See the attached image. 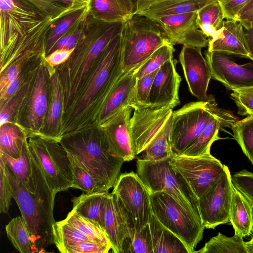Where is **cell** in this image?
Returning a JSON list of instances; mask_svg holds the SVG:
<instances>
[{"label": "cell", "mask_w": 253, "mask_h": 253, "mask_svg": "<svg viewBox=\"0 0 253 253\" xmlns=\"http://www.w3.org/2000/svg\"><path fill=\"white\" fill-rule=\"evenodd\" d=\"M251 0H219L226 19L236 20L242 8Z\"/></svg>", "instance_id": "obj_51"}, {"label": "cell", "mask_w": 253, "mask_h": 253, "mask_svg": "<svg viewBox=\"0 0 253 253\" xmlns=\"http://www.w3.org/2000/svg\"><path fill=\"white\" fill-rule=\"evenodd\" d=\"M149 224L153 253H189L183 242L163 225L153 213Z\"/></svg>", "instance_id": "obj_29"}, {"label": "cell", "mask_w": 253, "mask_h": 253, "mask_svg": "<svg viewBox=\"0 0 253 253\" xmlns=\"http://www.w3.org/2000/svg\"><path fill=\"white\" fill-rule=\"evenodd\" d=\"M5 230L8 240L17 251L32 253L30 232L22 216L12 218L6 225Z\"/></svg>", "instance_id": "obj_36"}, {"label": "cell", "mask_w": 253, "mask_h": 253, "mask_svg": "<svg viewBox=\"0 0 253 253\" xmlns=\"http://www.w3.org/2000/svg\"><path fill=\"white\" fill-rule=\"evenodd\" d=\"M150 199L153 214L183 242L189 253H194L205 228L200 216L165 192L150 194Z\"/></svg>", "instance_id": "obj_7"}, {"label": "cell", "mask_w": 253, "mask_h": 253, "mask_svg": "<svg viewBox=\"0 0 253 253\" xmlns=\"http://www.w3.org/2000/svg\"><path fill=\"white\" fill-rule=\"evenodd\" d=\"M87 12L86 5L69 13L54 22L47 42L45 56L57 40Z\"/></svg>", "instance_id": "obj_39"}, {"label": "cell", "mask_w": 253, "mask_h": 253, "mask_svg": "<svg viewBox=\"0 0 253 253\" xmlns=\"http://www.w3.org/2000/svg\"><path fill=\"white\" fill-rule=\"evenodd\" d=\"M245 32L249 50V57L253 59V23L249 28L245 29Z\"/></svg>", "instance_id": "obj_56"}, {"label": "cell", "mask_w": 253, "mask_h": 253, "mask_svg": "<svg viewBox=\"0 0 253 253\" xmlns=\"http://www.w3.org/2000/svg\"><path fill=\"white\" fill-rule=\"evenodd\" d=\"M44 59L37 71L28 107L27 126L35 132L40 133L44 125L48 107L47 78L49 72Z\"/></svg>", "instance_id": "obj_22"}, {"label": "cell", "mask_w": 253, "mask_h": 253, "mask_svg": "<svg viewBox=\"0 0 253 253\" xmlns=\"http://www.w3.org/2000/svg\"><path fill=\"white\" fill-rule=\"evenodd\" d=\"M133 109L130 106H125L98 126L105 132L114 151L124 162L130 161L136 156L129 129Z\"/></svg>", "instance_id": "obj_20"}, {"label": "cell", "mask_w": 253, "mask_h": 253, "mask_svg": "<svg viewBox=\"0 0 253 253\" xmlns=\"http://www.w3.org/2000/svg\"><path fill=\"white\" fill-rule=\"evenodd\" d=\"M171 126L172 115L143 151V154L136 158L137 160L156 161L170 159L173 155L170 139Z\"/></svg>", "instance_id": "obj_31"}, {"label": "cell", "mask_w": 253, "mask_h": 253, "mask_svg": "<svg viewBox=\"0 0 253 253\" xmlns=\"http://www.w3.org/2000/svg\"><path fill=\"white\" fill-rule=\"evenodd\" d=\"M231 98L236 103L239 115L253 116V86L233 90Z\"/></svg>", "instance_id": "obj_49"}, {"label": "cell", "mask_w": 253, "mask_h": 253, "mask_svg": "<svg viewBox=\"0 0 253 253\" xmlns=\"http://www.w3.org/2000/svg\"><path fill=\"white\" fill-rule=\"evenodd\" d=\"M208 50L249 57L245 32L242 24L236 20L224 21L221 27L209 40Z\"/></svg>", "instance_id": "obj_21"}, {"label": "cell", "mask_w": 253, "mask_h": 253, "mask_svg": "<svg viewBox=\"0 0 253 253\" xmlns=\"http://www.w3.org/2000/svg\"><path fill=\"white\" fill-rule=\"evenodd\" d=\"M26 142V135L15 125L7 123L0 126V152L14 158H19Z\"/></svg>", "instance_id": "obj_33"}, {"label": "cell", "mask_w": 253, "mask_h": 253, "mask_svg": "<svg viewBox=\"0 0 253 253\" xmlns=\"http://www.w3.org/2000/svg\"><path fill=\"white\" fill-rule=\"evenodd\" d=\"M29 83H27L19 88L17 93L0 106V126L9 123L13 115L24 100L28 91Z\"/></svg>", "instance_id": "obj_47"}, {"label": "cell", "mask_w": 253, "mask_h": 253, "mask_svg": "<svg viewBox=\"0 0 253 253\" xmlns=\"http://www.w3.org/2000/svg\"></svg>", "instance_id": "obj_60"}, {"label": "cell", "mask_w": 253, "mask_h": 253, "mask_svg": "<svg viewBox=\"0 0 253 253\" xmlns=\"http://www.w3.org/2000/svg\"><path fill=\"white\" fill-rule=\"evenodd\" d=\"M26 0L35 6L42 13L55 20L80 9L70 7L59 0Z\"/></svg>", "instance_id": "obj_44"}, {"label": "cell", "mask_w": 253, "mask_h": 253, "mask_svg": "<svg viewBox=\"0 0 253 253\" xmlns=\"http://www.w3.org/2000/svg\"><path fill=\"white\" fill-rule=\"evenodd\" d=\"M5 172L13 189V199L29 231L32 252H44L45 248L54 244L53 209L29 192L6 165Z\"/></svg>", "instance_id": "obj_6"}, {"label": "cell", "mask_w": 253, "mask_h": 253, "mask_svg": "<svg viewBox=\"0 0 253 253\" xmlns=\"http://www.w3.org/2000/svg\"><path fill=\"white\" fill-rule=\"evenodd\" d=\"M74 49L55 50L46 56L44 60L51 67L63 64L69 59Z\"/></svg>", "instance_id": "obj_53"}, {"label": "cell", "mask_w": 253, "mask_h": 253, "mask_svg": "<svg viewBox=\"0 0 253 253\" xmlns=\"http://www.w3.org/2000/svg\"><path fill=\"white\" fill-rule=\"evenodd\" d=\"M163 31L169 42L200 47L208 46L207 37L197 23V11L153 19Z\"/></svg>", "instance_id": "obj_16"}, {"label": "cell", "mask_w": 253, "mask_h": 253, "mask_svg": "<svg viewBox=\"0 0 253 253\" xmlns=\"http://www.w3.org/2000/svg\"><path fill=\"white\" fill-rule=\"evenodd\" d=\"M233 184L227 166L216 183L199 198V210L205 228L214 229L229 221Z\"/></svg>", "instance_id": "obj_13"}, {"label": "cell", "mask_w": 253, "mask_h": 253, "mask_svg": "<svg viewBox=\"0 0 253 253\" xmlns=\"http://www.w3.org/2000/svg\"><path fill=\"white\" fill-rule=\"evenodd\" d=\"M168 107L134 109L129 129L135 155L143 152L172 114Z\"/></svg>", "instance_id": "obj_15"}, {"label": "cell", "mask_w": 253, "mask_h": 253, "mask_svg": "<svg viewBox=\"0 0 253 253\" xmlns=\"http://www.w3.org/2000/svg\"><path fill=\"white\" fill-rule=\"evenodd\" d=\"M112 193L133 221L136 232L149 223L152 214L150 193L137 173L119 175Z\"/></svg>", "instance_id": "obj_12"}, {"label": "cell", "mask_w": 253, "mask_h": 253, "mask_svg": "<svg viewBox=\"0 0 253 253\" xmlns=\"http://www.w3.org/2000/svg\"><path fill=\"white\" fill-rule=\"evenodd\" d=\"M88 13L105 22H125L134 14L130 0H87Z\"/></svg>", "instance_id": "obj_25"}, {"label": "cell", "mask_w": 253, "mask_h": 253, "mask_svg": "<svg viewBox=\"0 0 253 253\" xmlns=\"http://www.w3.org/2000/svg\"><path fill=\"white\" fill-rule=\"evenodd\" d=\"M229 221L235 231L243 238L253 232V211L243 195L234 186L232 189Z\"/></svg>", "instance_id": "obj_28"}, {"label": "cell", "mask_w": 253, "mask_h": 253, "mask_svg": "<svg viewBox=\"0 0 253 253\" xmlns=\"http://www.w3.org/2000/svg\"><path fill=\"white\" fill-rule=\"evenodd\" d=\"M245 244L248 253H253V233L252 234L251 239L245 242Z\"/></svg>", "instance_id": "obj_58"}, {"label": "cell", "mask_w": 253, "mask_h": 253, "mask_svg": "<svg viewBox=\"0 0 253 253\" xmlns=\"http://www.w3.org/2000/svg\"><path fill=\"white\" fill-rule=\"evenodd\" d=\"M87 14L88 12L57 40L46 56L57 50H71L76 47L84 36Z\"/></svg>", "instance_id": "obj_42"}, {"label": "cell", "mask_w": 253, "mask_h": 253, "mask_svg": "<svg viewBox=\"0 0 253 253\" xmlns=\"http://www.w3.org/2000/svg\"><path fill=\"white\" fill-rule=\"evenodd\" d=\"M237 121L231 114L212 118L204 130L197 139L179 155L188 157H197L210 154L212 143L220 138L218 132L221 126H231Z\"/></svg>", "instance_id": "obj_27"}, {"label": "cell", "mask_w": 253, "mask_h": 253, "mask_svg": "<svg viewBox=\"0 0 253 253\" xmlns=\"http://www.w3.org/2000/svg\"><path fill=\"white\" fill-rule=\"evenodd\" d=\"M124 22H105L88 13L83 37L58 73L62 88L64 114L70 112L96 61L111 40L121 32Z\"/></svg>", "instance_id": "obj_3"}, {"label": "cell", "mask_w": 253, "mask_h": 253, "mask_svg": "<svg viewBox=\"0 0 253 253\" xmlns=\"http://www.w3.org/2000/svg\"><path fill=\"white\" fill-rule=\"evenodd\" d=\"M111 245L92 241L81 242L68 248L65 253H107Z\"/></svg>", "instance_id": "obj_50"}, {"label": "cell", "mask_w": 253, "mask_h": 253, "mask_svg": "<svg viewBox=\"0 0 253 253\" xmlns=\"http://www.w3.org/2000/svg\"><path fill=\"white\" fill-rule=\"evenodd\" d=\"M225 19L219 0L209 3L197 11V23L200 29L208 37H213Z\"/></svg>", "instance_id": "obj_32"}, {"label": "cell", "mask_w": 253, "mask_h": 253, "mask_svg": "<svg viewBox=\"0 0 253 253\" xmlns=\"http://www.w3.org/2000/svg\"><path fill=\"white\" fill-rule=\"evenodd\" d=\"M51 100L41 136L59 142L63 109V93L58 73L54 71L50 76Z\"/></svg>", "instance_id": "obj_26"}, {"label": "cell", "mask_w": 253, "mask_h": 253, "mask_svg": "<svg viewBox=\"0 0 253 253\" xmlns=\"http://www.w3.org/2000/svg\"><path fill=\"white\" fill-rule=\"evenodd\" d=\"M229 115L214 100L190 102L173 112L170 139L173 154L179 155L189 147L212 118Z\"/></svg>", "instance_id": "obj_9"}, {"label": "cell", "mask_w": 253, "mask_h": 253, "mask_svg": "<svg viewBox=\"0 0 253 253\" xmlns=\"http://www.w3.org/2000/svg\"><path fill=\"white\" fill-rule=\"evenodd\" d=\"M158 69L136 80L130 104L133 110L148 107L149 94Z\"/></svg>", "instance_id": "obj_43"}, {"label": "cell", "mask_w": 253, "mask_h": 253, "mask_svg": "<svg viewBox=\"0 0 253 253\" xmlns=\"http://www.w3.org/2000/svg\"><path fill=\"white\" fill-rule=\"evenodd\" d=\"M52 231L54 244L61 253H65L68 248L81 242L92 241L65 219L55 222Z\"/></svg>", "instance_id": "obj_35"}, {"label": "cell", "mask_w": 253, "mask_h": 253, "mask_svg": "<svg viewBox=\"0 0 253 253\" xmlns=\"http://www.w3.org/2000/svg\"><path fill=\"white\" fill-rule=\"evenodd\" d=\"M170 163L183 177L198 199L216 183L225 167L211 153L197 157L173 154Z\"/></svg>", "instance_id": "obj_11"}, {"label": "cell", "mask_w": 253, "mask_h": 253, "mask_svg": "<svg viewBox=\"0 0 253 253\" xmlns=\"http://www.w3.org/2000/svg\"><path fill=\"white\" fill-rule=\"evenodd\" d=\"M6 164L0 157V212L7 213L13 199V191L5 172Z\"/></svg>", "instance_id": "obj_48"}, {"label": "cell", "mask_w": 253, "mask_h": 253, "mask_svg": "<svg viewBox=\"0 0 253 253\" xmlns=\"http://www.w3.org/2000/svg\"><path fill=\"white\" fill-rule=\"evenodd\" d=\"M181 81L177 73L173 58L158 69L154 79L149 96L148 107H168L180 104L178 90Z\"/></svg>", "instance_id": "obj_18"}, {"label": "cell", "mask_w": 253, "mask_h": 253, "mask_svg": "<svg viewBox=\"0 0 253 253\" xmlns=\"http://www.w3.org/2000/svg\"><path fill=\"white\" fill-rule=\"evenodd\" d=\"M103 228L114 253H122L124 240L132 237L136 233L133 222L123 210L117 197L112 193H108L106 200Z\"/></svg>", "instance_id": "obj_19"}, {"label": "cell", "mask_w": 253, "mask_h": 253, "mask_svg": "<svg viewBox=\"0 0 253 253\" xmlns=\"http://www.w3.org/2000/svg\"><path fill=\"white\" fill-rule=\"evenodd\" d=\"M59 142L69 156L92 177L100 192L113 187L125 162L116 154L100 127L63 136Z\"/></svg>", "instance_id": "obj_4"}, {"label": "cell", "mask_w": 253, "mask_h": 253, "mask_svg": "<svg viewBox=\"0 0 253 253\" xmlns=\"http://www.w3.org/2000/svg\"><path fill=\"white\" fill-rule=\"evenodd\" d=\"M64 219L91 240L111 245L105 230L100 225L82 216L73 210Z\"/></svg>", "instance_id": "obj_37"}, {"label": "cell", "mask_w": 253, "mask_h": 253, "mask_svg": "<svg viewBox=\"0 0 253 253\" xmlns=\"http://www.w3.org/2000/svg\"><path fill=\"white\" fill-rule=\"evenodd\" d=\"M236 20L245 29L249 28L253 23V0H251L239 13Z\"/></svg>", "instance_id": "obj_55"}, {"label": "cell", "mask_w": 253, "mask_h": 253, "mask_svg": "<svg viewBox=\"0 0 253 253\" xmlns=\"http://www.w3.org/2000/svg\"><path fill=\"white\" fill-rule=\"evenodd\" d=\"M108 193V191H97L74 197L72 199V210L103 228L105 206Z\"/></svg>", "instance_id": "obj_30"}, {"label": "cell", "mask_w": 253, "mask_h": 253, "mask_svg": "<svg viewBox=\"0 0 253 253\" xmlns=\"http://www.w3.org/2000/svg\"><path fill=\"white\" fill-rule=\"evenodd\" d=\"M135 71L123 73L106 99L95 122L100 126L123 107L130 106L136 82Z\"/></svg>", "instance_id": "obj_24"}, {"label": "cell", "mask_w": 253, "mask_h": 253, "mask_svg": "<svg viewBox=\"0 0 253 253\" xmlns=\"http://www.w3.org/2000/svg\"><path fill=\"white\" fill-rule=\"evenodd\" d=\"M232 183L246 199L253 211V172L244 169L231 176Z\"/></svg>", "instance_id": "obj_46"}, {"label": "cell", "mask_w": 253, "mask_h": 253, "mask_svg": "<svg viewBox=\"0 0 253 253\" xmlns=\"http://www.w3.org/2000/svg\"><path fill=\"white\" fill-rule=\"evenodd\" d=\"M121 33L114 37L98 57L76 101L61 122L60 137L76 133L93 106L96 120L116 82L123 74Z\"/></svg>", "instance_id": "obj_2"}, {"label": "cell", "mask_w": 253, "mask_h": 253, "mask_svg": "<svg viewBox=\"0 0 253 253\" xmlns=\"http://www.w3.org/2000/svg\"><path fill=\"white\" fill-rule=\"evenodd\" d=\"M23 73L20 72L18 77L5 88L4 91L0 94V106L5 103L8 99L14 95L19 90L23 79Z\"/></svg>", "instance_id": "obj_54"}, {"label": "cell", "mask_w": 253, "mask_h": 253, "mask_svg": "<svg viewBox=\"0 0 253 253\" xmlns=\"http://www.w3.org/2000/svg\"><path fill=\"white\" fill-rule=\"evenodd\" d=\"M69 159L74 177L73 188L80 189L85 193L100 192L97 183L89 173L72 158L69 157Z\"/></svg>", "instance_id": "obj_45"}, {"label": "cell", "mask_w": 253, "mask_h": 253, "mask_svg": "<svg viewBox=\"0 0 253 253\" xmlns=\"http://www.w3.org/2000/svg\"><path fill=\"white\" fill-rule=\"evenodd\" d=\"M217 0H139L133 14L154 19L166 16L197 12Z\"/></svg>", "instance_id": "obj_23"}, {"label": "cell", "mask_w": 253, "mask_h": 253, "mask_svg": "<svg viewBox=\"0 0 253 253\" xmlns=\"http://www.w3.org/2000/svg\"><path fill=\"white\" fill-rule=\"evenodd\" d=\"M243 238L237 234L227 237L219 232L205 243L198 253H248Z\"/></svg>", "instance_id": "obj_34"}, {"label": "cell", "mask_w": 253, "mask_h": 253, "mask_svg": "<svg viewBox=\"0 0 253 253\" xmlns=\"http://www.w3.org/2000/svg\"><path fill=\"white\" fill-rule=\"evenodd\" d=\"M153 253L149 224L141 228L131 237L126 238L123 243L122 253Z\"/></svg>", "instance_id": "obj_40"}, {"label": "cell", "mask_w": 253, "mask_h": 253, "mask_svg": "<svg viewBox=\"0 0 253 253\" xmlns=\"http://www.w3.org/2000/svg\"><path fill=\"white\" fill-rule=\"evenodd\" d=\"M201 48L183 45L179 56V62L191 94L200 101H213V97L207 93L211 75L208 62L202 54Z\"/></svg>", "instance_id": "obj_17"}, {"label": "cell", "mask_w": 253, "mask_h": 253, "mask_svg": "<svg viewBox=\"0 0 253 253\" xmlns=\"http://www.w3.org/2000/svg\"><path fill=\"white\" fill-rule=\"evenodd\" d=\"M67 5L75 8H81L86 5V0H59Z\"/></svg>", "instance_id": "obj_57"}, {"label": "cell", "mask_w": 253, "mask_h": 253, "mask_svg": "<svg viewBox=\"0 0 253 253\" xmlns=\"http://www.w3.org/2000/svg\"><path fill=\"white\" fill-rule=\"evenodd\" d=\"M170 159L137 160V174L150 194L165 192L200 216L197 198L183 177L172 167Z\"/></svg>", "instance_id": "obj_8"}, {"label": "cell", "mask_w": 253, "mask_h": 253, "mask_svg": "<svg viewBox=\"0 0 253 253\" xmlns=\"http://www.w3.org/2000/svg\"><path fill=\"white\" fill-rule=\"evenodd\" d=\"M121 35L124 73L135 71L157 49L169 43L156 22L141 14H133L125 21Z\"/></svg>", "instance_id": "obj_5"}, {"label": "cell", "mask_w": 253, "mask_h": 253, "mask_svg": "<svg viewBox=\"0 0 253 253\" xmlns=\"http://www.w3.org/2000/svg\"><path fill=\"white\" fill-rule=\"evenodd\" d=\"M175 51L173 45L167 43L157 49L148 59L134 72L136 79L146 76L157 70L165 62L173 58Z\"/></svg>", "instance_id": "obj_41"}, {"label": "cell", "mask_w": 253, "mask_h": 253, "mask_svg": "<svg viewBox=\"0 0 253 253\" xmlns=\"http://www.w3.org/2000/svg\"><path fill=\"white\" fill-rule=\"evenodd\" d=\"M205 55L211 78L227 88L233 91L253 86V59L240 63L235 54L218 51L207 50Z\"/></svg>", "instance_id": "obj_14"}, {"label": "cell", "mask_w": 253, "mask_h": 253, "mask_svg": "<svg viewBox=\"0 0 253 253\" xmlns=\"http://www.w3.org/2000/svg\"><path fill=\"white\" fill-rule=\"evenodd\" d=\"M25 62L21 61L14 63L0 74V94L4 91L6 86L18 77L22 64Z\"/></svg>", "instance_id": "obj_52"}, {"label": "cell", "mask_w": 253, "mask_h": 253, "mask_svg": "<svg viewBox=\"0 0 253 253\" xmlns=\"http://www.w3.org/2000/svg\"><path fill=\"white\" fill-rule=\"evenodd\" d=\"M130 0L131 1L132 3H133L134 8H135V7L136 6V4L139 0Z\"/></svg>", "instance_id": "obj_59"}, {"label": "cell", "mask_w": 253, "mask_h": 253, "mask_svg": "<svg viewBox=\"0 0 253 253\" xmlns=\"http://www.w3.org/2000/svg\"><path fill=\"white\" fill-rule=\"evenodd\" d=\"M58 141L45 138L29 141L30 151L37 161L55 194L74 186L69 157Z\"/></svg>", "instance_id": "obj_10"}, {"label": "cell", "mask_w": 253, "mask_h": 253, "mask_svg": "<svg viewBox=\"0 0 253 253\" xmlns=\"http://www.w3.org/2000/svg\"><path fill=\"white\" fill-rule=\"evenodd\" d=\"M56 21L26 0H0V74L17 62L44 59Z\"/></svg>", "instance_id": "obj_1"}, {"label": "cell", "mask_w": 253, "mask_h": 253, "mask_svg": "<svg viewBox=\"0 0 253 253\" xmlns=\"http://www.w3.org/2000/svg\"><path fill=\"white\" fill-rule=\"evenodd\" d=\"M231 128L243 153L253 164V116L236 121Z\"/></svg>", "instance_id": "obj_38"}]
</instances>
